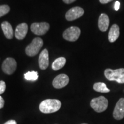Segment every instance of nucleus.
Returning a JSON list of instances; mask_svg holds the SVG:
<instances>
[{
  "label": "nucleus",
  "mask_w": 124,
  "mask_h": 124,
  "mask_svg": "<svg viewBox=\"0 0 124 124\" xmlns=\"http://www.w3.org/2000/svg\"><path fill=\"white\" fill-rule=\"evenodd\" d=\"M61 102L58 100L48 99L43 101L39 105L41 112L44 114H49L58 111L61 108Z\"/></svg>",
  "instance_id": "f257e3e1"
},
{
  "label": "nucleus",
  "mask_w": 124,
  "mask_h": 124,
  "mask_svg": "<svg viewBox=\"0 0 124 124\" xmlns=\"http://www.w3.org/2000/svg\"><path fill=\"white\" fill-rule=\"evenodd\" d=\"M104 74L106 79L110 81H116L119 83H124V69L111 70L107 69Z\"/></svg>",
  "instance_id": "f03ea898"
},
{
  "label": "nucleus",
  "mask_w": 124,
  "mask_h": 124,
  "mask_svg": "<svg viewBox=\"0 0 124 124\" xmlns=\"http://www.w3.org/2000/svg\"><path fill=\"white\" fill-rule=\"evenodd\" d=\"M108 102L107 99L103 96H100L91 100L90 106L97 113H102L108 108Z\"/></svg>",
  "instance_id": "7ed1b4c3"
},
{
  "label": "nucleus",
  "mask_w": 124,
  "mask_h": 124,
  "mask_svg": "<svg viewBox=\"0 0 124 124\" xmlns=\"http://www.w3.org/2000/svg\"><path fill=\"white\" fill-rule=\"evenodd\" d=\"M43 41L42 39L36 38L34 39L32 42L27 46L25 49L26 54L31 57L35 56L39 53L40 49L43 46Z\"/></svg>",
  "instance_id": "20e7f679"
},
{
  "label": "nucleus",
  "mask_w": 124,
  "mask_h": 124,
  "mask_svg": "<svg viewBox=\"0 0 124 124\" xmlns=\"http://www.w3.org/2000/svg\"><path fill=\"white\" fill-rule=\"evenodd\" d=\"M80 29L77 27H71L64 31L63 36L65 40L69 41H77L80 35Z\"/></svg>",
  "instance_id": "39448f33"
},
{
  "label": "nucleus",
  "mask_w": 124,
  "mask_h": 124,
  "mask_svg": "<svg viewBox=\"0 0 124 124\" xmlns=\"http://www.w3.org/2000/svg\"><path fill=\"white\" fill-rule=\"evenodd\" d=\"M49 29V24L48 23H35L31 26V29L36 35H44Z\"/></svg>",
  "instance_id": "423d86ee"
},
{
  "label": "nucleus",
  "mask_w": 124,
  "mask_h": 124,
  "mask_svg": "<svg viewBox=\"0 0 124 124\" xmlns=\"http://www.w3.org/2000/svg\"><path fill=\"white\" fill-rule=\"evenodd\" d=\"M17 69V62L13 58H8L4 60L2 65V70L4 73L11 75Z\"/></svg>",
  "instance_id": "0eeeda50"
},
{
  "label": "nucleus",
  "mask_w": 124,
  "mask_h": 124,
  "mask_svg": "<svg viewBox=\"0 0 124 124\" xmlns=\"http://www.w3.org/2000/svg\"><path fill=\"white\" fill-rule=\"evenodd\" d=\"M84 14V10L79 7H73L68 10L66 14V18L67 21H73L80 18Z\"/></svg>",
  "instance_id": "6e6552de"
},
{
  "label": "nucleus",
  "mask_w": 124,
  "mask_h": 124,
  "mask_svg": "<svg viewBox=\"0 0 124 124\" xmlns=\"http://www.w3.org/2000/svg\"><path fill=\"white\" fill-rule=\"evenodd\" d=\"M113 117L117 120H121L124 117V98H121L116 103L114 111Z\"/></svg>",
  "instance_id": "1a4fd4ad"
},
{
  "label": "nucleus",
  "mask_w": 124,
  "mask_h": 124,
  "mask_svg": "<svg viewBox=\"0 0 124 124\" xmlns=\"http://www.w3.org/2000/svg\"><path fill=\"white\" fill-rule=\"evenodd\" d=\"M69 78L66 74H62L56 77L52 82V85L55 89H62L68 85Z\"/></svg>",
  "instance_id": "9d476101"
},
{
  "label": "nucleus",
  "mask_w": 124,
  "mask_h": 124,
  "mask_svg": "<svg viewBox=\"0 0 124 124\" xmlns=\"http://www.w3.org/2000/svg\"><path fill=\"white\" fill-rule=\"evenodd\" d=\"M39 65L41 70H46L49 66L48 51L44 49L41 51L39 58Z\"/></svg>",
  "instance_id": "9b49d317"
},
{
  "label": "nucleus",
  "mask_w": 124,
  "mask_h": 124,
  "mask_svg": "<svg viewBox=\"0 0 124 124\" xmlns=\"http://www.w3.org/2000/svg\"><path fill=\"white\" fill-rule=\"evenodd\" d=\"M28 25L26 23H21L16 28L15 32V37L18 40H23L25 38L28 32Z\"/></svg>",
  "instance_id": "f8f14e48"
},
{
  "label": "nucleus",
  "mask_w": 124,
  "mask_h": 124,
  "mask_svg": "<svg viewBox=\"0 0 124 124\" xmlns=\"http://www.w3.org/2000/svg\"><path fill=\"white\" fill-rule=\"evenodd\" d=\"M110 24V20L108 16L105 13H102L98 19V28L102 32H106L108 30Z\"/></svg>",
  "instance_id": "ddd939ff"
},
{
  "label": "nucleus",
  "mask_w": 124,
  "mask_h": 124,
  "mask_svg": "<svg viewBox=\"0 0 124 124\" xmlns=\"http://www.w3.org/2000/svg\"><path fill=\"white\" fill-rule=\"evenodd\" d=\"M120 28L117 24H113L108 32V41L110 43L115 42L120 36Z\"/></svg>",
  "instance_id": "4468645a"
},
{
  "label": "nucleus",
  "mask_w": 124,
  "mask_h": 124,
  "mask_svg": "<svg viewBox=\"0 0 124 124\" xmlns=\"http://www.w3.org/2000/svg\"><path fill=\"white\" fill-rule=\"evenodd\" d=\"M1 28L6 38L8 39H12L13 37V30L10 23L8 21H4L1 24Z\"/></svg>",
  "instance_id": "2eb2a0df"
},
{
  "label": "nucleus",
  "mask_w": 124,
  "mask_h": 124,
  "mask_svg": "<svg viewBox=\"0 0 124 124\" xmlns=\"http://www.w3.org/2000/svg\"><path fill=\"white\" fill-rule=\"evenodd\" d=\"M66 63V58L63 57H60L56 59L55 61L53 62L52 64V69L54 71H58L59 70L61 69L64 66L65 64Z\"/></svg>",
  "instance_id": "dca6fc26"
},
{
  "label": "nucleus",
  "mask_w": 124,
  "mask_h": 124,
  "mask_svg": "<svg viewBox=\"0 0 124 124\" xmlns=\"http://www.w3.org/2000/svg\"><path fill=\"white\" fill-rule=\"evenodd\" d=\"M93 89L97 92L102 93H109L110 90L107 87L106 85L103 82H97L93 86Z\"/></svg>",
  "instance_id": "f3484780"
},
{
  "label": "nucleus",
  "mask_w": 124,
  "mask_h": 124,
  "mask_svg": "<svg viewBox=\"0 0 124 124\" xmlns=\"http://www.w3.org/2000/svg\"><path fill=\"white\" fill-rule=\"evenodd\" d=\"M25 79L27 80L35 81L38 79V73L37 71H29L24 74Z\"/></svg>",
  "instance_id": "a211bd4d"
},
{
  "label": "nucleus",
  "mask_w": 124,
  "mask_h": 124,
  "mask_svg": "<svg viewBox=\"0 0 124 124\" xmlns=\"http://www.w3.org/2000/svg\"><path fill=\"white\" fill-rule=\"evenodd\" d=\"M10 11V7L7 5H0V17L7 15Z\"/></svg>",
  "instance_id": "6ab92c4d"
},
{
  "label": "nucleus",
  "mask_w": 124,
  "mask_h": 124,
  "mask_svg": "<svg viewBox=\"0 0 124 124\" xmlns=\"http://www.w3.org/2000/svg\"><path fill=\"white\" fill-rule=\"evenodd\" d=\"M6 89V84L5 82L3 80L0 81V95L2 94L5 92Z\"/></svg>",
  "instance_id": "aec40b11"
},
{
  "label": "nucleus",
  "mask_w": 124,
  "mask_h": 124,
  "mask_svg": "<svg viewBox=\"0 0 124 124\" xmlns=\"http://www.w3.org/2000/svg\"><path fill=\"white\" fill-rule=\"evenodd\" d=\"M120 2H118V1H116L115 3V5H114V9L117 11V10H119L120 9Z\"/></svg>",
  "instance_id": "412c9836"
},
{
  "label": "nucleus",
  "mask_w": 124,
  "mask_h": 124,
  "mask_svg": "<svg viewBox=\"0 0 124 124\" xmlns=\"http://www.w3.org/2000/svg\"><path fill=\"white\" fill-rule=\"evenodd\" d=\"M4 103H5L4 100V99H3V98H1V100H0V109L4 108Z\"/></svg>",
  "instance_id": "4be33fe9"
},
{
  "label": "nucleus",
  "mask_w": 124,
  "mask_h": 124,
  "mask_svg": "<svg viewBox=\"0 0 124 124\" xmlns=\"http://www.w3.org/2000/svg\"><path fill=\"white\" fill-rule=\"evenodd\" d=\"M100 2L102 4H108V3L111 2V1H113V0H99Z\"/></svg>",
  "instance_id": "5701e85b"
},
{
  "label": "nucleus",
  "mask_w": 124,
  "mask_h": 124,
  "mask_svg": "<svg viewBox=\"0 0 124 124\" xmlns=\"http://www.w3.org/2000/svg\"><path fill=\"white\" fill-rule=\"evenodd\" d=\"M4 124H17V122L15 120H9L8 121L6 122Z\"/></svg>",
  "instance_id": "b1692460"
},
{
  "label": "nucleus",
  "mask_w": 124,
  "mask_h": 124,
  "mask_svg": "<svg viewBox=\"0 0 124 124\" xmlns=\"http://www.w3.org/2000/svg\"><path fill=\"white\" fill-rule=\"evenodd\" d=\"M64 1V2L66 3V4H71V3L75 2L76 0H63Z\"/></svg>",
  "instance_id": "393cba45"
},
{
  "label": "nucleus",
  "mask_w": 124,
  "mask_h": 124,
  "mask_svg": "<svg viewBox=\"0 0 124 124\" xmlns=\"http://www.w3.org/2000/svg\"></svg>",
  "instance_id": "a878e982"
}]
</instances>
